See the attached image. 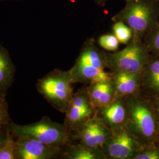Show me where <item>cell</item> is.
Returning <instances> with one entry per match:
<instances>
[{"instance_id":"cell-1","label":"cell","mask_w":159,"mask_h":159,"mask_svg":"<svg viewBox=\"0 0 159 159\" xmlns=\"http://www.w3.org/2000/svg\"><path fill=\"white\" fill-rule=\"evenodd\" d=\"M107 54L96 46L94 39L86 40L70 69L73 83L88 85L111 80Z\"/></svg>"},{"instance_id":"cell-2","label":"cell","mask_w":159,"mask_h":159,"mask_svg":"<svg viewBox=\"0 0 159 159\" xmlns=\"http://www.w3.org/2000/svg\"><path fill=\"white\" fill-rule=\"evenodd\" d=\"M128 119L126 127L143 146L157 144L159 127L150 100L142 94L127 97Z\"/></svg>"},{"instance_id":"cell-3","label":"cell","mask_w":159,"mask_h":159,"mask_svg":"<svg viewBox=\"0 0 159 159\" xmlns=\"http://www.w3.org/2000/svg\"><path fill=\"white\" fill-rule=\"evenodd\" d=\"M121 21L132 31L134 41H143L145 35L159 25V0H125V7L111 18Z\"/></svg>"},{"instance_id":"cell-4","label":"cell","mask_w":159,"mask_h":159,"mask_svg":"<svg viewBox=\"0 0 159 159\" xmlns=\"http://www.w3.org/2000/svg\"><path fill=\"white\" fill-rule=\"evenodd\" d=\"M17 139L28 138L54 147H63L70 143L65 125L44 116L34 123L19 125L11 121L4 127Z\"/></svg>"},{"instance_id":"cell-5","label":"cell","mask_w":159,"mask_h":159,"mask_svg":"<svg viewBox=\"0 0 159 159\" xmlns=\"http://www.w3.org/2000/svg\"><path fill=\"white\" fill-rule=\"evenodd\" d=\"M73 84L70 70L55 69L39 80L36 87L52 107L65 114L74 94Z\"/></svg>"},{"instance_id":"cell-6","label":"cell","mask_w":159,"mask_h":159,"mask_svg":"<svg viewBox=\"0 0 159 159\" xmlns=\"http://www.w3.org/2000/svg\"><path fill=\"white\" fill-rule=\"evenodd\" d=\"M150 54L143 41L131 40L121 50L108 53V69L111 73H143Z\"/></svg>"},{"instance_id":"cell-7","label":"cell","mask_w":159,"mask_h":159,"mask_svg":"<svg viewBox=\"0 0 159 159\" xmlns=\"http://www.w3.org/2000/svg\"><path fill=\"white\" fill-rule=\"evenodd\" d=\"M96 108L90 100L87 87L74 93L73 98L66 112L64 125L70 136L77 133L85 123L96 116Z\"/></svg>"},{"instance_id":"cell-8","label":"cell","mask_w":159,"mask_h":159,"mask_svg":"<svg viewBox=\"0 0 159 159\" xmlns=\"http://www.w3.org/2000/svg\"><path fill=\"white\" fill-rule=\"evenodd\" d=\"M143 145L126 126L111 131L108 140L102 146L106 159H134Z\"/></svg>"},{"instance_id":"cell-9","label":"cell","mask_w":159,"mask_h":159,"mask_svg":"<svg viewBox=\"0 0 159 159\" xmlns=\"http://www.w3.org/2000/svg\"><path fill=\"white\" fill-rule=\"evenodd\" d=\"M111 131L95 116L71 137L70 143H79L89 148H102Z\"/></svg>"},{"instance_id":"cell-10","label":"cell","mask_w":159,"mask_h":159,"mask_svg":"<svg viewBox=\"0 0 159 159\" xmlns=\"http://www.w3.org/2000/svg\"><path fill=\"white\" fill-rule=\"evenodd\" d=\"M63 147H54L28 138L16 140V159H54L61 158Z\"/></svg>"},{"instance_id":"cell-11","label":"cell","mask_w":159,"mask_h":159,"mask_svg":"<svg viewBox=\"0 0 159 159\" xmlns=\"http://www.w3.org/2000/svg\"><path fill=\"white\" fill-rule=\"evenodd\" d=\"M96 117L111 131L125 126L128 119L127 97H115L106 106L97 108Z\"/></svg>"},{"instance_id":"cell-12","label":"cell","mask_w":159,"mask_h":159,"mask_svg":"<svg viewBox=\"0 0 159 159\" xmlns=\"http://www.w3.org/2000/svg\"><path fill=\"white\" fill-rule=\"evenodd\" d=\"M143 73L116 72L111 73L115 97H127L140 93Z\"/></svg>"},{"instance_id":"cell-13","label":"cell","mask_w":159,"mask_h":159,"mask_svg":"<svg viewBox=\"0 0 159 159\" xmlns=\"http://www.w3.org/2000/svg\"><path fill=\"white\" fill-rule=\"evenodd\" d=\"M140 94L150 99L159 98V54H150L143 72Z\"/></svg>"},{"instance_id":"cell-14","label":"cell","mask_w":159,"mask_h":159,"mask_svg":"<svg viewBox=\"0 0 159 159\" xmlns=\"http://www.w3.org/2000/svg\"><path fill=\"white\" fill-rule=\"evenodd\" d=\"M86 87L91 102L96 109L106 106L115 98L112 80L94 83Z\"/></svg>"},{"instance_id":"cell-15","label":"cell","mask_w":159,"mask_h":159,"mask_svg":"<svg viewBox=\"0 0 159 159\" xmlns=\"http://www.w3.org/2000/svg\"><path fill=\"white\" fill-rule=\"evenodd\" d=\"M16 66L9 52L0 44V94L6 96L12 84L16 74Z\"/></svg>"},{"instance_id":"cell-16","label":"cell","mask_w":159,"mask_h":159,"mask_svg":"<svg viewBox=\"0 0 159 159\" xmlns=\"http://www.w3.org/2000/svg\"><path fill=\"white\" fill-rule=\"evenodd\" d=\"M65 159H106L102 148H89L79 143H69L63 146L61 156Z\"/></svg>"},{"instance_id":"cell-17","label":"cell","mask_w":159,"mask_h":159,"mask_svg":"<svg viewBox=\"0 0 159 159\" xmlns=\"http://www.w3.org/2000/svg\"><path fill=\"white\" fill-rule=\"evenodd\" d=\"M112 30L120 43L127 45L130 42L133 36L132 31L126 24L121 21H115Z\"/></svg>"},{"instance_id":"cell-18","label":"cell","mask_w":159,"mask_h":159,"mask_svg":"<svg viewBox=\"0 0 159 159\" xmlns=\"http://www.w3.org/2000/svg\"><path fill=\"white\" fill-rule=\"evenodd\" d=\"M143 41L150 53L159 54V25L148 33Z\"/></svg>"},{"instance_id":"cell-19","label":"cell","mask_w":159,"mask_h":159,"mask_svg":"<svg viewBox=\"0 0 159 159\" xmlns=\"http://www.w3.org/2000/svg\"><path fill=\"white\" fill-rule=\"evenodd\" d=\"M98 45L105 50L111 52L117 51L120 42L114 34H103L98 39Z\"/></svg>"},{"instance_id":"cell-20","label":"cell","mask_w":159,"mask_h":159,"mask_svg":"<svg viewBox=\"0 0 159 159\" xmlns=\"http://www.w3.org/2000/svg\"><path fill=\"white\" fill-rule=\"evenodd\" d=\"M14 137L11 133L9 132L7 142L0 149V159H16V140H14Z\"/></svg>"},{"instance_id":"cell-21","label":"cell","mask_w":159,"mask_h":159,"mask_svg":"<svg viewBox=\"0 0 159 159\" xmlns=\"http://www.w3.org/2000/svg\"><path fill=\"white\" fill-rule=\"evenodd\" d=\"M134 159H159V146L152 144L143 147Z\"/></svg>"},{"instance_id":"cell-22","label":"cell","mask_w":159,"mask_h":159,"mask_svg":"<svg viewBox=\"0 0 159 159\" xmlns=\"http://www.w3.org/2000/svg\"><path fill=\"white\" fill-rule=\"evenodd\" d=\"M11 121L6 96L0 94V130L4 129Z\"/></svg>"},{"instance_id":"cell-23","label":"cell","mask_w":159,"mask_h":159,"mask_svg":"<svg viewBox=\"0 0 159 159\" xmlns=\"http://www.w3.org/2000/svg\"><path fill=\"white\" fill-rule=\"evenodd\" d=\"M150 99V98H149ZM153 109L154 113L159 127V98L150 99Z\"/></svg>"},{"instance_id":"cell-24","label":"cell","mask_w":159,"mask_h":159,"mask_svg":"<svg viewBox=\"0 0 159 159\" xmlns=\"http://www.w3.org/2000/svg\"><path fill=\"white\" fill-rule=\"evenodd\" d=\"M9 135V131L6 129L0 130V149L6 144Z\"/></svg>"},{"instance_id":"cell-25","label":"cell","mask_w":159,"mask_h":159,"mask_svg":"<svg viewBox=\"0 0 159 159\" xmlns=\"http://www.w3.org/2000/svg\"><path fill=\"white\" fill-rule=\"evenodd\" d=\"M108 1V0H94V2L98 6L103 7L106 5L107 1Z\"/></svg>"},{"instance_id":"cell-26","label":"cell","mask_w":159,"mask_h":159,"mask_svg":"<svg viewBox=\"0 0 159 159\" xmlns=\"http://www.w3.org/2000/svg\"><path fill=\"white\" fill-rule=\"evenodd\" d=\"M23 1V0H0V1Z\"/></svg>"},{"instance_id":"cell-27","label":"cell","mask_w":159,"mask_h":159,"mask_svg":"<svg viewBox=\"0 0 159 159\" xmlns=\"http://www.w3.org/2000/svg\"><path fill=\"white\" fill-rule=\"evenodd\" d=\"M157 144H158L159 146V141H158V142H157Z\"/></svg>"},{"instance_id":"cell-28","label":"cell","mask_w":159,"mask_h":159,"mask_svg":"<svg viewBox=\"0 0 159 159\" xmlns=\"http://www.w3.org/2000/svg\"></svg>"}]
</instances>
